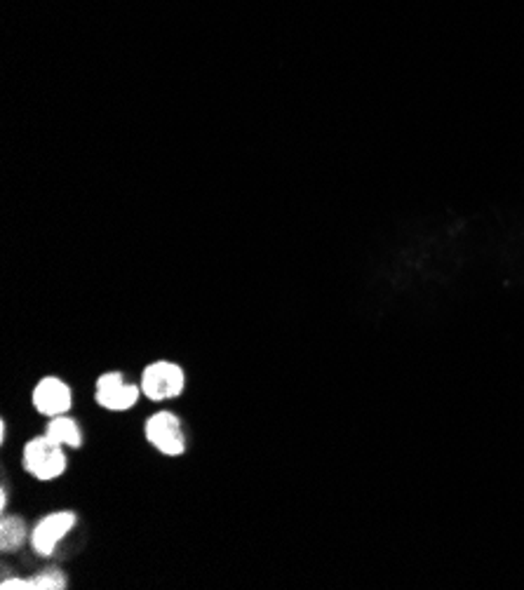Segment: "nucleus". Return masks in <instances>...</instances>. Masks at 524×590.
<instances>
[{"label":"nucleus","mask_w":524,"mask_h":590,"mask_svg":"<svg viewBox=\"0 0 524 590\" xmlns=\"http://www.w3.org/2000/svg\"><path fill=\"white\" fill-rule=\"evenodd\" d=\"M66 466H69V461H66L64 448L57 445L55 440H49L48 436L33 437V440L27 442V448H24V469L36 480H55L64 473Z\"/></svg>","instance_id":"obj_1"},{"label":"nucleus","mask_w":524,"mask_h":590,"mask_svg":"<svg viewBox=\"0 0 524 590\" xmlns=\"http://www.w3.org/2000/svg\"><path fill=\"white\" fill-rule=\"evenodd\" d=\"M33 407L36 412L43 414V416H61V414H69L73 407V395L71 388L66 386L61 379H55V376H48L33 388Z\"/></svg>","instance_id":"obj_6"},{"label":"nucleus","mask_w":524,"mask_h":590,"mask_svg":"<svg viewBox=\"0 0 524 590\" xmlns=\"http://www.w3.org/2000/svg\"><path fill=\"white\" fill-rule=\"evenodd\" d=\"M31 581H33V590H64L66 584H69L64 572H59V569L55 567H49L45 569V572L36 574Z\"/></svg>","instance_id":"obj_9"},{"label":"nucleus","mask_w":524,"mask_h":590,"mask_svg":"<svg viewBox=\"0 0 524 590\" xmlns=\"http://www.w3.org/2000/svg\"><path fill=\"white\" fill-rule=\"evenodd\" d=\"M27 534L28 527L22 518H16V515L3 518V522H0V548L5 553L22 548V543L27 541Z\"/></svg>","instance_id":"obj_8"},{"label":"nucleus","mask_w":524,"mask_h":590,"mask_svg":"<svg viewBox=\"0 0 524 590\" xmlns=\"http://www.w3.org/2000/svg\"><path fill=\"white\" fill-rule=\"evenodd\" d=\"M142 393L154 400V403H163V400H172L179 397L184 393L186 376L179 364L160 360V363L148 364L146 370L142 372Z\"/></svg>","instance_id":"obj_2"},{"label":"nucleus","mask_w":524,"mask_h":590,"mask_svg":"<svg viewBox=\"0 0 524 590\" xmlns=\"http://www.w3.org/2000/svg\"><path fill=\"white\" fill-rule=\"evenodd\" d=\"M146 440L165 457H179L186 449L181 421L172 412H158L146 421Z\"/></svg>","instance_id":"obj_4"},{"label":"nucleus","mask_w":524,"mask_h":590,"mask_svg":"<svg viewBox=\"0 0 524 590\" xmlns=\"http://www.w3.org/2000/svg\"><path fill=\"white\" fill-rule=\"evenodd\" d=\"M5 506H7V490H3V494H0V508L5 511Z\"/></svg>","instance_id":"obj_11"},{"label":"nucleus","mask_w":524,"mask_h":590,"mask_svg":"<svg viewBox=\"0 0 524 590\" xmlns=\"http://www.w3.org/2000/svg\"><path fill=\"white\" fill-rule=\"evenodd\" d=\"M3 590H33V581L31 579H5L0 584Z\"/></svg>","instance_id":"obj_10"},{"label":"nucleus","mask_w":524,"mask_h":590,"mask_svg":"<svg viewBox=\"0 0 524 590\" xmlns=\"http://www.w3.org/2000/svg\"><path fill=\"white\" fill-rule=\"evenodd\" d=\"M139 395H142V386L127 384L121 372H109L97 379L94 400L99 407L109 409V412H127L139 403Z\"/></svg>","instance_id":"obj_3"},{"label":"nucleus","mask_w":524,"mask_h":590,"mask_svg":"<svg viewBox=\"0 0 524 590\" xmlns=\"http://www.w3.org/2000/svg\"><path fill=\"white\" fill-rule=\"evenodd\" d=\"M45 436H48L49 440H55L57 445H61V448L78 449L82 445L80 428H78V424L71 416H64V414H61V416H52V419L48 421Z\"/></svg>","instance_id":"obj_7"},{"label":"nucleus","mask_w":524,"mask_h":590,"mask_svg":"<svg viewBox=\"0 0 524 590\" xmlns=\"http://www.w3.org/2000/svg\"><path fill=\"white\" fill-rule=\"evenodd\" d=\"M76 527V515L71 511H61V513L45 515L31 532V546L38 555L49 557L57 551L59 541Z\"/></svg>","instance_id":"obj_5"}]
</instances>
